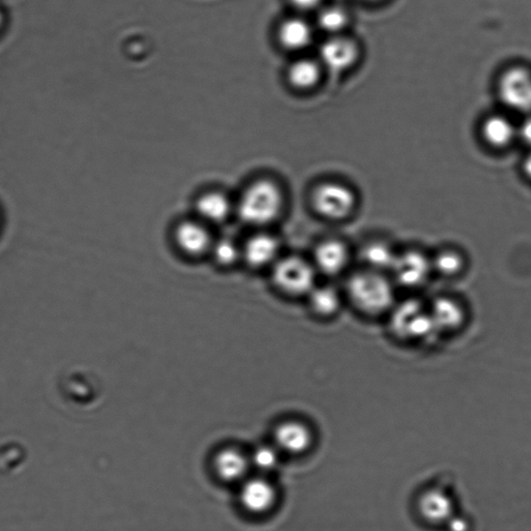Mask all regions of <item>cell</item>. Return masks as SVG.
I'll return each mask as SVG.
<instances>
[{
    "instance_id": "5bb4252c",
    "label": "cell",
    "mask_w": 531,
    "mask_h": 531,
    "mask_svg": "<svg viewBox=\"0 0 531 531\" xmlns=\"http://www.w3.org/2000/svg\"><path fill=\"white\" fill-rule=\"evenodd\" d=\"M280 250L277 239L268 233H258L246 242L242 256L252 267H264L274 262Z\"/></svg>"
},
{
    "instance_id": "4fadbf2b",
    "label": "cell",
    "mask_w": 531,
    "mask_h": 531,
    "mask_svg": "<svg viewBox=\"0 0 531 531\" xmlns=\"http://www.w3.org/2000/svg\"><path fill=\"white\" fill-rule=\"evenodd\" d=\"M176 240L187 255L200 256L211 248V236L205 226L194 221H186L178 226Z\"/></svg>"
},
{
    "instance_id": "cb8c5ba5",
    "label": "cell",
    "mask_w": 531,
    "mask_h": 531,
    "mask_svg": "<svg viewBox=\"0 0 531 531\" xmlns=\"http://www.w3.org/2000/svg\"><path fill=\"white\" fill-rule=\"evenodd\" d=\"M318 23L322 30L334 35L346 28L347 16L345 11L339 8H328L320 12Z\"/></svg>"
},
{
    "instance_id": "44dd1931",
    "label": "cell",
    "mask_w": 531,
    "mask_h": 531,
    "mask_svg": "<svg viewBox=\"0 0 531 531\" xmlns=\"http://www.w3.org/2000/svg\"><path fill=\"white\" fill-rule=\"evenodd\" d=\"M486 141L494 147H505L513 142L516 129L509 118L502 116H493L486 119L483 126Z\"/></svg>"
},
{
    "instance_id": "9a60e30c",
    "label": "cell",
    "mask_w": 531,
    "mask_h": 531,
    "mask_svg": "<svg viewBox=\"0 0 531 531\" xmlns=\"http://www.w3.org/2000/svg\"><path fill=\"white\" fill-rule=\"evenodd\" d=\"M420 511L429 522H448L453 517V503L445 492L439 489L429 490L420 499Z\"/></svg>"
},
{
    "instance_id": "ffe728a7",
    "label": "cell",
    "mask_w": 531,
    "mask_h": 531,
    "mask_svg": "<svg viewBox=\"0 0 531 531\" xmlns=\"http://www.w3.org/2000/svg\"><path fill=\"white\" fill-rule=\"evenodd\" d=\"M309 295V303L321 317H332L341 306L339 290L331 286L315 287Z\"/></svg>"
},
{
    "instance_id": "ac0fdd59",
    "label": "cell",
    "mask_w": 531,
    "mask_h": 531,
    "mask_svg": "<svg viewBox=\"0 0 531 531\" xmlns=\"http://www.w3.org/2000/svg\"><path fill=\"white\" fill-rule=\"evenodd\" d=\"M250 461L242 453L227 448L215 458L214 467L220 478L226 482H236L248 473Z\"/></svg>"
},
{
    "instance_id": "83f0119b",
    "label": "cell",
    "mask_w": 531,
    "mask_h": 531,
    "mask_svg": "<svg viewBox=\"0 0 531 531\" xmlns=\"http://www.w3.org/2000/svg\"><path fill=\"white\" fill-rule=\"evenodd\" d=\"M292 4L299 10L308 11L317 8L322 0H290Z\"/></svg>"
},
{
    "instance_id": "7402d4cb",
    "label": "cell",
    "mask_w": 531,
    "mask_h": 531,
    "mask_svg": "<svg viewBox=\"0 0 531 531\" xmlns=\"http://www.w3.org/2000/svg\"><path fill=\"white\" fill-rule=\"evenodd\" d=\"M320 68L317 62L311 60H299L290 65L288 71L290 84L299 90H308L318 84Z\"/></svg>"
},
{
    "instance_id": "7c38bea8",
    "label": "cell",
    "mask_w": 531,
    "mask_h": 531,
    "mask_svg": "<svg viewBox=\"0 0 531 531\" xmlns=\"http://www.w3.org/2000/svg\"><path fill=\"white\" fill-rule=\"evenodd\" d=\"M313 436L309 429L298 421H287L278 426L275 442L282 451L292 454L305 453L311 446Z\"/></svg>"
},
{
    "instance_id": "7a4b0ae2",
    "label": "cell",
    "mask_w": 531,
    "mask_h": 531,
    "mask_svg": "<svg viewBox=\"0 0 531 531\" xmlns=\"http://www.w3.org/2000/svg\"><path fill=\"white\" fill-rule=\"evenodd\" d=\"M391 331L403 340L429 344L438 338L429 306L414 299L396 303L390 312Z\"/></svg>"
},
{
    "instance_id": "4316f807",
    "label": "cell",
    "mask_w": 531,
    "mask_h": 531,
    "mask_svg": "<svg viewBox=\"0 0 531 531\" xmlns=\"http://www.w3.org/2000/svg\"><path fill=\"white\" fill-rule=\"evenodd\" d=\"M518 133H519V135L524 143H527V145H529V147H531V117L527 118L526 121L523 122Z\"/></svg>"
},
{
    "instance_id": "f1b7e54d",
    "label": "cell",
    "mask_w": 531,
    "mask_h": 531,
    "mask_svg": "<svg viewBox=\"0 0 531 531\" xmlns=\"http://www.w3.org/2000/svg\"><path fill=\"white\" fill-rule=\"evenodd\" d=\"M448 523H450L452 531H466L468 527L466 520L461 519V518L453 517Z\"/></svg>"
},
{
    "instance_id": "52a82bcc",
    "label": "cell",
    "mask_w": 531,
    "mask_h": 531,
    "mask_svg": "<svg viewBox=\"0 0 531 531\" xmlns=\"http://www.w3.org/2000/svg\"><path fill=\"white\" fill-rule=\"evenodd\" d=\"M499 94L503 103L519 112L531 111V73L523 68H513L502 75Z\"/></svg>"
},
{
    "instance_id": "5b68a950",
    "label": "cell",
    "mask_w": 531,
    "mask_h": 531,
    "mask_svg": "<svg viewBox=\"0 0 531 531\" xmlns=\"http://www.w3.org/2000/svg\"><path fill=\"white\" fill-rule=\"evenodd\" d=\"M313 204L322 216L343 220L355 210L356 198L350 188L339 183H325L315 189Z\"/></svg>"
},
{
    "instance_id": "8992f818",
    "label": "cell",
    "mask_w": 531,
    "mask_h": 531,
    "mask_svg": "<svg viewBox=\"0 0 531 531\" xmlns=\"http://www.w3.org/2000/svg\"><path fill=\"white\" fill-rule=\"evenodd\" d=\"M432 274V257L421 250L409 249L398 252L389 275L396 286L398 284L406 289H417L427 283Z\"/></svg>"
},
{
    "instance_id": "9c48e42d",
    "label": "cell",
    "mask_w": 531,
    "mask_h": 531,
    "mask_svg": "<svg viewBox=\"0 0 531 531\" xmlns=\"http://www.w3.org/2000/svg\"><path fill=\"white\" fill-rule=\"evenodd\" d=\"M314 260L315 269L325 275L335 276L347 268L351 260V252L341 240L328 239L317 246Z\"/></svg>"
},
{
    "instance_id": "277c9868",
    "label": "cell",
    "mask_w": 531,
    "mask_h": 531,
    "mask_svg": "<svg viewBox=\"0 0 531 531\" xmlns=\"http://www.w3.org/2000/svg\"><path fill=\"white\" fill-rule=\"evenodd\" d=\"M317 269L311 263L299 257H288L276 262L274 281L283 292L292 295H305L315 287Z\"/></svg>"
},
{
    "instance_id": "484cf974",
    "label": "cell",
    "mask_w": 531,
    "mask_h": 531,
    "mask_svg": "<svg viewBox=\"0 0 531 531\" xmlns=\"http://www.w3.org/2000/svg\"><path fill=\"white\" fill-rule=\"evenodd\" d=\"M241 252L238 246L229 239L220 240L213 246V257L220 265L230 266L238 261Z\"/></svg>"
},
{
    "instance_id": "8fae6325",
    "label": "cell",
    "mask_w": 531,
    "mask_h": 531,
    "mask_svg": "<svg viewBox=\"0 0 531 531\" xmlns=\"http://www.w3.org/2000/svg\"><path fill=\"white\" fill-rule=\"evenodd\" d=\"M240 501L251 513L263 514L274 507L276 492L267 479L254 478L245 480L240 490Z\"/></svg>"
},
{
    "instance_id": "f546056e",
    "label": "cell",
    "mask_w": 531,
    "mask_h": 531,
    "mask_svg": "<svg viewBox=\"0 0 531 531\" xmlns=\"http://www.w3.org/2000/svg\"><path fill=\"white\" fill-rule=\"evenodd\" d=\"M524 173L531 179V153L527 157L523 163Z\"/></svg>"
},
{
    "instance_id": "3957f363",
    "label": "cell",
    "mask_w": 531,
    "mask_h": 531,
    "mask_svg": "<svg viewBox=\"0 0 531 531\" xmlns=\"http://www.w3.org/2000/svg\"><path fill=\"white\" fill-rule=\"evenodd\" d=\"M282 208L281 189L274 182L261 180L246 189L240 200L238 211L244 223L264 225L276 219Z\"/></svg>"
},
{
    "instance_id": "e0dca14e",
    "label": "cell",
    "mask_w": 531,
    "mask_h": 531,
    "mask_svg": "<svg viewBox=\"0 0 531 531\" xmlns=\"http://www.w3.org/2000/svg\"><path fill=\"white\" fill-rule=\"evenodd\" d=\"M278 37L284 48L299 52L311 45L313 29L303 19L290 18L282 24Z\"/></svg>"
},
{
    "instance_id": "4dcf8cb0",
    "label": "cell",
    "mask_w": 531,
    "mask_h": 531,
    "mask_svg": "<svg viewBox=\"0 0 531 531\" xmlns=\"http://www.w3.org/2000/svg\"><path fill=\"white\" fill-rule=\"evenodd\" d=\"M0 24H2V15H0Z\"/></svg>"
},
{
    "instance_id": "d4e9b609",
    "label": "cell",
    "mask_w": 531,
    "mask_h": 531,
    "mask_svg": "<svg viewBox=\"0 0 531 531\" xmlns=\"http://www.w3.org/2000/svg\"><path fill=\"white\" fill-rule=\"evenodd\" d=\"M278 462H280V457H278L275 448L271 446H258L251 454L250 464L260 471L274 470Z\"/></svg>"
},
{
    "instance_id": "d6986e66",
    "label": "cell",
    "mask_w": 531,
    "mask_h": 531,
    "mask_svg": "<svg viewBox=\"0 0 531 531\" xmlns=\"http://www.w3.org/2000/svg\"><path fill=\"white\" fill-rule=\"evenodd\" d=\"M197 210L202 219L210 223H220L229 216L231 204L224 194L208 192L198 200Z\"/></svg>"
},
{
    "instance_id": "6da1fadb",
    "label": "cell",
    "mask_w": 531,
    "mask_h": 531,
    "mask_svg": "<svg viewBox=\"0 0 531 531\" xmlns=\"http://www.w3.org/2000/svg\"><path fill=\"white\" fill-rule=\"evenodd\" d=\"M347 293L360 313L377 317L390 313L396 305V283L389 274L363 269L347 281Z\"/></svg>"
},
{
    "instance_id": "ba28073f",
    "label": "cell",
    "mask_w": 531,
    "mask_h": 531,
    "mask_svg": "<svg viewBox=\"0 0 531 531\" xmlns=\"http://www.w3.org/2000/svg\"><path fill=\"white\" fill-rule=\"evenodd\" d=\"M429 311L439 334L458 331L466 323V308L453 297H438L429 306Z\"/></svg>"
},
{
    "instance_id": "30bf717a",
    "label": "cell",
    "mask_w": 531,
    "mask_h": 531,
    "mask_svg": "<svg viewBox=\"0 0 531 531\" xmlns=\"http://www.w3.org/2000/svg\"><path fill=\"white\" fill-rule=\"evenodd\" d=\"M356 44L345 37H334L322 44L320 58L323 65L333 72H343L357 60Z\"/></svg>"
},
{
    "instance_id": "2e32d148",
    "label": "cell",
    "mask_w": 531,
    "mask_h": 531,
    "mask_svg": "<svg viewBox=\"0 0 531 531\" xmlns=\"http://www.w3.org/2000/svg\"><path fill=\"white\" fill-rule=\"evenodd\" d=\"M398 252L388 242L376 240L366 245L362 250V261L364 269L389 274L396 263Z\"/></svg>"
},
{
    "instance_id": "603a6c76",
    "label": "cell",
    "mask_w": 531,
    "mask_h": 531,
    "mask_svg": "<svg viewBox=\"0 0 531 531\" xmlns=\"http://www.w3.org/2000/svg\"><path fill=\"white\" fill-rule=\"evenodd\" d=\"M433 272L444 277L462 274L466 260L462 252L454 249H442L432 257Z\"/></svg>"
}]
</instances>
